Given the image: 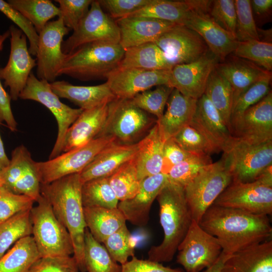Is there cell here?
<instances>
[{"instance_id":"28","label":"cell","mask_w":272,"mask_h":272,"mask_svg":"<svg viewBox=\"0 0 272 272\" xmlns=\"http://www.w3.org/2000/svg\"><path fill=\"white\" fill-rule=\"evenodd\" d=\"M221 272H272V241L267 240L228 255Z\"/></svg>"},{"instance_id":"26","label":"cell","mask_w":272,"mask_h":272,"mask_svg":"<svg viewBox=\"0 0 272 272\" xmlns=\"http://www.w3.org/2000/svg\"><path fill=\"white\" fill-rule=\"evenodd\" d=\"M216 69L228 81L233 92V105L250 87L271 75L256 64L234 55L218 63Z\"/></svg>"},{"instance_id":"6","label":"cell","mask_w":272,"mask_h":272,"mask_svg":"<svg viewBox=\"0 0 272 272\" xmlns=\"http://www.w3.org/2000/svg\"><path fill=\"white\" fill-rule=\"evenodd\" d=\"M31 209L33 238L41 257H65L74 254L70 235L41 194Z\"/></svg>"},{"instance_id":"32","label":"cell","mask_w":272,"mask_h":272,"mask_svg":"<svg viewBox=\"0 0 272 272\" xmlns=\"http://www.w3.org/2000/svg\"><path fill=\"white\" fill-rule=\"evenodd\" d=\"M211 1L152 0L145 8L129 16L146 17L183 25L193 10L209 9Z\"/></svg>"},{"instance_id":"41","label":"cell","mask_w":272,"mask_h":272,"mask_svg":"<svg viewBox=\"0 0 272 272\" xmlns=\"http://www.w3.org/2000/svg\"><path fill=\"white\" fill-rule=\"evenodd\" d=\"M108 178L119 201L133 197L138 192L141 182L138 177L134 158L123 164Z\"/></svg>"},{"instance_id":"3","label":"cell","mask_w":272,"mask_h":272,"mask_svg":"<svg viewBox=\"0 0 272 272\" xmlns=\"http://www.w3.org/2000/svg\"><path fill=\"white\" fill-rule=\"evenodd\" d=\"M156 199L164 238L159 245L151 247L148 259L159 263L168 262L173 259L192 219L183 187L168 181Z\"/></svg>"},{"instance_id":"5","label":"cell","mask_w":272,"mask_h":272,"mask_svg":"<svg viewBox=\"0 0 272 272\" xmlns=\"http://www.w3.org/2000/svg\"><path fill=\"white\" fill-rule=\"evenodd\" d=\"M156 122L154 116L137 107L131 99L115 98L108 104L107 118L97 138L110 139L119 144H134Z\"/></svg>"},{"instance_id":"40","label":"cell","mask_w":272,"mask_h":272,"mask_svg":"<svg viewBox=\"0 0 272 272\" xmlns=\"http://www.w3.org/2000/svg\"><path fill=\"white\" fill-rule=\"evenodd\" d=\"M30 212H22L0 224V258L18 240L32 234Z\"/></svg>"},{"instance_id":"1","label":"cell","mask_w":272,"mask_h":272,"mask_svg":"<svg viewBox=\"0 0 272 272\" xmlns=\"http://www.w3.org/2000/svg\"><path fill=\"white\" fill-rule=\"evenodd\" d=\"M199 224L215 237L226 255L267 240L272 228L268 216L212 205Z\"/></svg>"},{"instance_id":"7","label":"cell","mask_w":272,"mask_h":272,"mask_svg":"<svg viewBox=\"0 0 272 272\" xmlns=\"http://www.w3.org/2000/svg\"><path fill=\"white\" fill-rule=\"evenodd\" d=\"M271 166L251 182L232 180L213 205L269 216L272 213Z\"/></svg>"},{"instance_id":"36","label":"cell","mask_w":272,"mask_h":272,"mask_svg":"<svg viewBox=\"0 0 272 272\" xmlns=\"http://www.w3.org/2000/svg\"><path fill=\"white\" fill-rule=\"evenodd\" d=\"M204 94L219 112L230 129L233 104L232 89L228 81L216 67L209 78Z\"/></svg>"},{"instance_id":"25","label":"cell","mask_w":272,"mask_h":272,"mask_svg":"<svg viewBox=\"0 0 272 272\" xmlns=\"http://www.w3.org/2000/svg\"><path fill=\"white\" fill-rule=\"evenodd\" d=\"M139 142L132 145L111 143L103 148L80 173L83 183L88 180L109 177L135 156Z\"/></svg>"},{"instance_id":"58","label":"cell","mask_w":272,"mask_h":272,"mask_svg":"<svg viewBox=\"0 0 272 272\" xmlns=\"http://www.w3.org/2000/svg\"><path fill=\"white\" fill-rule=\"evenodd\" d=\"M250 4L252 12L259 16L269 13L272 7L271 0H252Z\"/></svg>"},{"instance_id":"61","label":"cell","mask_w":272,"mask_h":272,"mask_svg":"<svg viewBox=\"0 0 272 272\" xmlns=\"http://www.w3.org/2000/svg\"><path fill=\"white\" fill-rule=\"evenodd\" d=\"M10 35L9 30L6 31L2 35H0V42L3 40H6Z\"/></svg>"},{"instance_id":"4","label":"cell","mask_w":272,"mask_h":272,"mask_svg":"<svg viewBox=\"0 0 272 272\" xmlns=\"http://www.w3.org/2000/svg\"><path fill=\"white\" fill-rule=\"evenodd\" d=\"M125 49L119 43L96 41L81 45L66 54L58 76L81 81L106 79L119 67Z\"/></svg>"},{"instance_id":"17","label":"cell","mask_w":272,"mask_h":272,"mask_svg":"<svg viewBox=\"0 0 272 272\" xmlns=\"http://www.w3.org/2000/svg\"><path fill=\"white\" fill-rule=\"evenodd\" d=\"M0 178L3 187L15 193L26 195L35 201L41 195L36 162L23 145L13 151L9 164L0 173Z\"/></svg>"},{"instance_id":"14","label":"cell","mask_w":272,"mask_h":272,"mask_svg":"<svg viewBox=\"0 0 272 272\" xmlns=\"http://www.w3.org/2000/svg\"><path fill=\"white\" fill-rule=\"evenodd\" d=\"M70 30L58 17L55 21L48 22L39 33L36 55L38 79L51 83L58 76L66 56L62 51L63 38Z\"/></svg>"},{"instance_id":"39","label":"cell","mask_w":272,"mask_h":272,"mask_svg":"<svg viewBox=\"0 0 272 272\" xmlns=\"http://www.w3.org/2000/svg\"><path fill=\"white\" fill-rule=\"evenodd\" d=\"M81 194L84 207L117 208L119 200L110 186L108 177L95 178L84 182Z\"/></svg>"},{"instance_id":"55","label":"cell","mask_w":272,"mask_h":272,"mask_svg":"<svg viewBox=\"0 0 272 272\" xmlns=\"http://www.w3.org/2000/svg\"><path fill=\"white\" fill-rule=\"evenodd\" d=\"M192 154L182 149L172 138L168 139L164 144L161 173L166 175L172 167Z\"/></svg>"},{"instance_id":"33","label":"cell","mask_w":272,"mask_h":272,"mask_svg":"<svg viewBox=\"0 0 272 272\" xmlns=\"http://www.w3.org/2000/svg\"><path fill=\"white\" fill-rule=\"evenodd\" d=\"M87 228L100 243L126 224V219L117 208L84 207Z\"/></svg>"},{"instance_id":"18","label":"cell","mask_w":272,"mask_h":272,"mask_svg":"<svg viewBox=\"0 0 272 272\" xmlns=\"http://www.w3.org/2000/svg\"><path fill=\"white\" fill-rule=\"evenodd\" d=\"M154 42L163 51L173 67L192 62L209 51L201 37L183 25H175Z\"/></svg>"},{"instance_id":"42","label":"cell","mask_w":272,"mask_h":272,"mask_svg":"<svg viewBox=\"0 0 272 272\" xmlns=\"http://www.w3.org/2000/svg\"><path fill=\"white\" fill-rule=\"evenodd\" d=\"M212 163L211 155L192 154L172 167L166 175L170 182L184 187Z\"/></svg>"},{"instance_id":"34","label":"cell","mask_w":272,"mask_h":272,"mask_svg":"<svg viewBox=\"0 0 272 272\" xmlns=\"http://www.w3.org/2000/svg\"><path fill=\"white\" fill-rule=\"evenodd\" d=\"M118 67L163 70L173 66L154 42H148L125 49Z\"/></svg>"},{"instance_id":"2","label":"cell","mask_w":272,"mask_h":272,"mask_svg":"<svg viewBox=\"0 0 272 272\" xmlns=\"http://www.w3.org/2000/svg\"><path fill=\"white\" fill-rule=\"evenodd\" d=\"M83 182L80 173L71 174L51 183L40 184V193L49 202L59 221L71 238L73 257L81 272L84 264L85 232L86 225L82 200Z\"/></svg>"},{"instance_id":"24","label":"cell","mask_w":272,"mask_h":272,"mask_svg":"<svg viewBox=\"0 0 272 272\" xmlns=\"http://www.w3.org/2000/svg\"><path fill=\"white\" fill-rule=\"evenodd\" d=\"M120 33L119 44L124 49L154 42L175 24L146 17L128 16L115 21Z\"/></svg>"},{"instance_id":"29","label":"cell","mask_w":272,"mask_h":272,"mask_svg":"<svg viewBox=\"0 0 272 272\" xmlns=\"http://www.w3.org/2000/svg\"><path fill=\"white\" fill-rule=\"evenodd\" d=\"M197 100L173 89L166 104L165 112L157 120L165 141L190 124L195 113Z\"/></svg>"},{"instance_id":"48","label":"cell","mask_w":272,"mask_h":272,"mask_svg":"<svg viewBox=\"0 0 272 272\" xmlns=\"http://www.w3.org/2000/svg\"><path fill=\"white\" fill-rule=\"evenodd\" d=\"M271 79V75L262 79L239 96L233 106L230 123L239 117L248 108L259 102L267 95L270 92Z\"/></svg>"},{"instance_id":"11","label":"cell","mask_w":272,"mask_h":272,"mask_svg":"<svg viewBox=\"0 0 272 272\" xmlns=\"http://www.w3.org/2000/svg\"><path fill=\"white\" fill-rule=\"evenodd\" d=\"M223 156L232 175V180L251 182L272 165V141L250 145L236 139Z\"/></svg>"},{"instance_id":"21","label":"cell","mask_w":272,"mask_h":272,"mask_svg":"<svg viewBox=\"0 0 272 272\" xmlns=\"http://www.w3.org/2000/svg\"><path fill=\"white\" fill-rule=\"evenodd\" d=\"M209 9L192 11L184 25L196 32L209 50L222 62L233 53L239 42L214 20L209 14Z\"/></svg>"},{"instance_id":"38","label":"cell","mask_w":272,"mask_h":272,"mask_svg":"<svg viewBox=\"0 0 272 272\" xmlns=\"http://www.w3.org/2000/svg\"><path fill=\"white\" fill-rule=\"evenodd\" d=\"M84 264L86 272H120L121 265L114 260L104 245L86 228L85 232Z\"/></svg>"},{"instance_id":"9","label":"cell","mask_w":272,"mask_h":272,"mask_svg":"<svg viewBox=\"0 0 272 272\" xmlns=\"http://www.w3.org/2000/svg\"><path fill=\"white\" fill-rule=\"evenodd\" d=\"M19 98L39 102L53 114L57 122L58 132L49 159L59 155L62 152L67 130L83 110L80 108H73L63 103L52 90L50 83L45 80L38 79L32 73L30 74Z\"/></svg>"},{"instance_id":"45","label":"cell","mask_w":272,"mask_h":272,"mask_svg":"<svg viewBox=\"0 0 272 272\" xmlns=\"http://www.w3.org/2000/svg\"><path fill=\"white\" fill-rule=\"evenodd\" d=\"M109 254L117 263L123 264L134 256L131 235L126 224L109 236L103 242Z\"/></svg>"},{"instance_id":"16","label":"cell","mask_w":272,"mask_h":272,"mask_svg":"<svg viewBox=\"0 0 272 272\" xmlns=\"http://www.w3.org/2000/svg\"><path fill=\"white\" fill-rule=\"evenodd\" d=\"M233 136L250 145L272 141V93L248 108L230 126Z\"/></svg>"},{"instance_id":"51","label":"cell","mask_w":272,"mask_h":272,"mask_svg":"<svg viewBox=\"0 0 272 272\" xmlns=\"http://www.w3.org/2000/svg\"><path fill=\"white\" fill-rule=\"evenodd\" d=\"M209 12L221 27L235 37L236 12L234 1H212Z\"/></svg>"},{"instance_id":"12","label":"cell","mask_w":272,"mask_h":272,"mask_svg":"<svg viewBox=\"0 0 272 272\" xmlns=\"http://www.w3.org/2000/svg\"><path fill=\"white\" fill-rule=\"evenodd\" d=\"M120 33L115 21L105 13L98 1H93L89 10L72 34L62 43V51L68 54L79 46L96 42L119 43Z\"/></svg>"},{"instance_id":"19","label":"cell","mask_w":272,"mask_h":272,"mask_svg":"<svg viewBox=\"0 0 272 272\" xmlns=\"http://www.w3.org/2000/svg\"><path fill=\"white\" fill-rule=\"evenodd\" d=\"M170 72L171 70L118 67L108 75L106 82L116 98L130 99L153 87L169 86Z\"/></svg>"},{"instance_id":"62","label":"cell","mask_w":272,"mask_h":272,"mask_svg":"<svg viewBox=\"0 0 272 272\" xmlns=\"http://www.w3.org/2000/svg\"><path fill=\"white\" fill-rule=\"evenodd\" d=\"M4 186V182L2 179L0 178V187H3Z\"/></svg>"},{"instance_id":"44","label":"cell","mask_w":272,"mask_h":272,"mask_svg":"<svg viewBox=\"0 0 272 272\" xmlns=\"http://www.w3.org/2000/svg\"><path fill=\"white\" fill-rule=\"evenodd\" d=\"M173 89L169 85H160L153 90L142 92L131 99L137 107L154 116L157 120L162 117Z\"/></svg>"},{"instance_id":"23","label":"cell","mask_w":272,"mask_h":272,"mask_svg":"<svg viewBox=\"0 0 272 272\" xmlns=\"http://www.w3.org/2000/svg\"><path fill=\"white\" fill-rule=\"evenodd\" d=\"M168 181L167 175L162 173L143 179L133 197L118 202L117 208L126 220L140 227L147 225L152 203Z\"/></svg>"},{"instance_id":"37","label":"cell","mask_w":272,"mask_h":272,"mask_svg":"<svg viewBox=\"0 0 272 272\" xmlns=\"http://www.w3.org/2000/svg\"><path fill=\"white\" fill-rule=\"evenodd\" d=\"M7 2L33 24L38 34L50 19L60 16L58 7L49 0H9Z\"/></svg>"},{"instance_id":"53","label":"cell","mask_w":272,"mask_h":272,"mask_svg":"<svg viewBox=\"0 0 272 272\" xmlns=\"http://www.w3.org/2000/svg\"><path fill=\"white\" fill-rule=\"evenodd\" d=\"M73 256L40 257L31 267L29 272H79Z\"/></svg>"},{"instance_id":"8","label":"cell","mask_w":272,"mask_h":272,"mask_svg":"<svg viewBox=\"0 0 272 272\" xmlns=\"http://www.w3.org/2000/svg\"><path fill=\"white\" fill-rule=\"evenodd\" d=\"M232 181V175L223 156L189 182L183 190L192 219L199 223L206 211Z\"/></svg>"},{"instance_id":"30","label":"cell","mask_w":272,"mask_h":272,"mask_svg":"<svg viewBox=\"0 0 272 272\" xmlns=\"http://www.w3.org/2000/svg\"><path fill=\"white\" fill-rule=\"evenodd\" d=\"M50 85L59 98L69 100L83 110L108 103L116 98L106 82L95 86H77L65 81H55Z\"/></svg>"},{"instance_id":"56","label":"cell","mask_w":272,"mask_h":272,"mask_svg":"<svg viewBox=\"0 0 272 272\" xmlns=\"http://www.w3.org/2000/svg\"><path fill=\"white\" fill-rule=\"evenodd\" d=\"M121 265L120 272H184L179 268L165 266L161 263L140 259L134 256Z\"/></svg>"},{"instance_id":"59","label":"cell","mask_w":272,"mask_h":272,"mask_svg":"<svg viewBox=\"0 0 272 272\" xmlns=\"http://www.w3.org/2000/svg\"><path fill=\"white\" fill-rule=\"evenodd\" d=\"M228 256L222 251L217 261L211 266L206 268L203 272H221L223 263Z\"/></svg>"},{"instance_id":"52","label":"cell","mask_w":272,"mask_h":272,"mask_svg":"<svg viewBox=\"0 0 272 272\" xmlns=\"http://www.w3.org/2000/svg\"><path fill=\"white\" fill-rule=\"evenodd\" d=\"M0 11L19 27L28 39L30 44L28 49L30 53L36 55L39 34L33 24L21 13L3 0H0Z\"/></svg>"},{"instance_id":"35","label":"cell","mask_w":272,"mask_h":272,"mask_svg":"<svg viewBox=\"0 0 272 272\" xmlns=\"http://www.w3.org/2000/svg\"><path fill=\"white\" fill-rule=\"evenodd\" d=\"M40 257L32 236L25 237L0 258V272H29Z\"/></svg>"},{"instance_id":"43","label":"cell","mask_w":272,"mask_h":272,"mask_svg":"<svg viewBox=\"0 0 272 272\" xmlns=\"http://www.w3.org/2000/svg\"><path fill=\"white\" fill-rule=\"evenodd\" d=\"M232 54L267 71L272 70V43L270 42L257 40L239 42Z\"/></svg>"},{"instance_id":"31","label":"cell","mask_w":272,"mask_h":272,"mask_svg":"<svg viewBox=\"0 0 272 272\" xmlns=\"http://www.w3.org/2000/svg\"><path fill=\"white\" fill-rule=\"evenodd\" d=\"M165 142L156 122L146 135L139 142L134 160L140 181L161 173Z\"/></svg>"},{"instance_id":"54","label":"cell","mask_w":272,"mask_h":272,"mask_svg":"<svg viewBox=\"0 0 272 272\" xmlns=\"http://www.w3.org/2000/svg\"><path fill=\"white\" fill-rule=\"evenodd\" d=\"M102 9L112 18L118 19L129 16L149 5L152 0H99Z\"/></svg>"},{"instance_id":"63","label":"cell","mask_w":272,"mask_h":272,"mask_svg":"<svg viewBox=\"0 0 272 272\" xmlns=\"http://www.w3.org/2000/svg\"><path fill=\"white\" fill-rule=\"evenodd\" d=\"M1 188V187H0Z\"/></svg>"},{"instance_id":"27","label":"cell","mask_w":272,"mask_h":272,"mask_svg":"<svg viewBox=\"0 0 272 272\" xmlns=\"http://www.w3.org/2000/svg\"><path fill=\"white\" fill-rule=\"evenodd\" d=\"M108 104L83 110L66 131L62 152L83 146L97 138L107 118Z\"/></svg>"},{"instance_id":"50","label":"cell","mask_w":272,"mask_h":272,"mask_svg":"<svg viewBox=\"0 0 272 272\" xmlns=\"http://www.w3.org/2000/svg\"><path fill=\"white\" fill-rule=\"evenodd\" d=\"M64 25L73 31L87 14L92 0H56Z\"/></svg>"},{"instance_id":"60","label":"cell","mask_w":272,"mask_h":272,"mask_svg":"<svg viewBox=\"0 0 272 272\" xmlns=\"http://www.w3.org/2000/svg\"><path fill=\"white\" fill-rule=\"evenodd\" d=\"M9 162L10 159L6 154L4 144L0 135V173L8 166Z\"/></svg>"},{"instance_id":"49","label":"cell","mask_w":272,"mask_h":272,"mask_svg":"<svg viewBox=\"0 0 272 272\" xmlns=\"http://www.w3.org/2000/svg\"><path fill=\"white\" fill-rule=\"evenodd\" d=\"M35 201L22 194L15 193L4 187L0 188V224L14 215L33 207Z\"/></svg>"},{"instance_id":"46","label":"cell","mask_w":272,"mask_h":272,"mask_svg":"<svg viewBox=\"0 0 272 272\" xmlns=\"http://www.w3.org/2000/svg\"><path fill=\"white\" fill-rule=\"evenodd\" d=\"M234 2L236 12V39L238 42L260 40L250 1L235 0Z\"/></svg>"},{"instance_id":"15","label":"cell","mask_w":272,"mask_h":272,"mask_svg":"<svg viewBox=\"0 0 272 272\" xmlns=\"http://www.w3.org/2000/svg\"><path fill=\"white\" fill-rule=\"evenodd\" d=\"M11 50L6 65L0 69V79L10 89V96L17 100L26 86L32 70L36 66V59L31 56L26 36L13 25L10 27Z\"/></svg>"},{"instance_id":"22","label":"cell","mask_w":272,"mask_h":272,"mask_svg":"<svg viewBox=\"0 0 272 272\" xmlns=\"http://www.w3.org/2000/svg\"><path fill=\"white\" fill-rule=\"evenodd\" d=\"M189 125L198 130L218 153L227 152L236 140L205 94L197 100L195 113Z\"/></svg>"},{"instance_id":"47","label":"cell","mask_w":272,"mask_h":272,"mask_svg":"<svg viewBox=\"0 0 272 272\" xmlns=\"http://www.w3.org/2000/svg\"><path fill=\"white\" fill-rule=\"evenodd\" d=\"M184 150L194 154L217 153L208 140L195 128L188 125L172 138Z\"/></svg>"},{"instance_id":"20","label":"cell","mask_w":272,"mask_h":272,"mask_svg":"<svg viewBox=\"0 0 272 272\" xmlns=\"http://www.w3.org/2000/svg\"><path fill=\"white\" fill-rule=\"evenodd\" d=\"M219 62L209 50L192 62L175 65L171 70L169 86L198 100L204 94L209 78Z\"/></svg>"},{"instance_id":"10","label":"cell","mask_w":272,"mask_h":272,"mask_svg":"<svg viewBox=\"0 0 272 272\" xmlns=\"http://www.w3.org/2000/svg\"><path fill=\"white\" fill-rule=\"evenodd\" d=\"M177 250L176 261L186 272H200L217 261L222 249L218 239L192 219Z\"/></svg>"},{"instance_id":"13","label":"cell","mask_w":272,"mask_h":272,"mask_svg":"<svg viewBox=\"0 0 272 272\" xmlns=\"http://www.w3.org/2000/svg\"><path fill=\"white\" fill-rule=\"evenodd\" d=\"M111 143L113 142L110 139L97 138L48 161L36 162L40 183H49L63 177L80 173L103 148Z\"/></svg>"},{"instance_id":"57","label":"cell","mask_w":272,"mask_h":272,"mask_svg":"<svg viewBox=\"0 0 272 272\" xmlns=\"http://www.w3.org/2000/svg\"><path fill=\"white\" fill-rule=\"evenodd\" d=\"M5 40L0 42V51ZM11 97L3 88L0 81V122L5 121L12 131L17 130V123L14 117L11 106Z\"/></svg>"}]
</instances>
